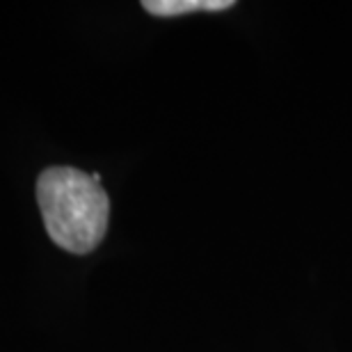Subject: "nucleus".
Returning a JSON list of instances; mask_svg holds the SVG:
<instances>
[{"label":"nucleus","instance_id":"obj_1","mask_svg":"<svg viewBox=\"0 0 352 352\" xmlns=\"http://www.w3.org/2000/svg\"><path fill=\"white\" fill-rule=\"evenodd\" d=\"M37 201L48 236L58 248L87 254L103 241L110 199L91 174L74 167H48L37 181Z\"/></svg>","mask_w":352,"mask_h":352},{"label":"nucleus","instance_id":"obj_2","mask_svg":"<svg viewBox=\"0 0 352 352\" xmlns=\"http://www.w3.org/2000/svg\"><path fill=\"white\" fill-rule=\"evenodd\" d=\"M142 7L153 16H181L192 12H222L234 7V0H144Z\"/></svg>","mask_w":352,"mask_h":352}]
</instances>
